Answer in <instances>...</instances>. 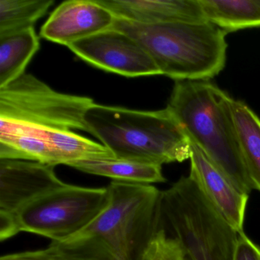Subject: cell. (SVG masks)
<instances>
[{
  "mask_svg": "<svg viewBox=\"0 0 260 260\" xmlns=\"http://www.w3.org/2000/svg\"><path fill=\"white\" fill-rule=\"evenodd\" d=\"M92 99L62 93L31 74L0 89V118L57 130L87 132L85 115Z\"/></svg>",
  "mask_w": 260,
  "mask_h": 260,
  "instance_id": "cell-6",
  "label": "cell"
},
{
  "mask_svg": "<svg viewBox=\"0 0 260 260\" xmlns=\"http://www.w3.org/2000/svg\"><path fill=\"white\" fill-rule=\"evenodd\" d=\"M142 260H188L179 240L161 229L153 237Z\"/></svg>",
  "mask_w": 260,
  "mask_h": 260,
  "instance_id": "cell-17",
  "label": "cell"
},
{
  "mask_svg": "<svg viewBox=\"0 0 260 260\" xmlns=\"http://www.w3.org/2000/svg\"><path fill=\"white\" fill-rule=\"evenodd\" d=\"M230 99L210 80H179L167 108L187 137L241 192L249 194L253 188L242 158Z\"/></svg>",
  "mask_w": 260,
  "mask_h": 260,
  "instance_id": "cell-2",
  "label": "cell"
},
{
  "mask_svg": "<svg viewBox=\"0 0 260 260\" xmlns=\"http://www.w3.org/2000/svg\"><path fill=\"white\" fill-rule=\"evenodd\" d=\"M189 141L190 177L225 221L237 234L243 233L249 194L241 192L199 146Z\"/></svg>",
  "mask_w": 260,
  "mask_h": 260,
  "instance_id": "cell-9",
  "label": "cell"
},
{
  "mask_svg": "<svg viewBox=\"0 0 260 260\" xmlns=\"http://www.w3.org/2000/svg\"><path fill=\"white\" fill-rule=\"evenodd\" d=\"M115 16L97 0H69L51 13L41 28L40 36L68 46L81 39L110 29Z\"/></svg>",
  "mask_w": 260,
  "mask_h": 260,
  "instance_id": "cell-10",
  "label": "cell"
},
{
  "mask_svg": "<svg viewBox=\"0 0 260 260\" xmlns=\"http://www.w3.org/2000/svg\"><path fill=\"white\" fill-rule=\"evenodd\" d=\"M207 21L225 32L260 27V0H199Z\"/></svg>",
  "mask_w": 260,
  "mask_h": 260,
  "instance_id": "cell-15",
  "label": "cell"
},
{
  "mask_svg": "<svg viewBox=\"0 0 260 260\" xmlns=\"http://www.w3.org/2000/svg\"><path fill=\"white\" fill-rule=\"evenodd\" d=\"M55 166L0 159V216H7L43 194L65 185Z\"/></svg>",
  "mask_w": 260,
  "mask_h": 260,
  "instance_id": "cell-8",
  "label": "cell"
},
{
  "mask_svg": "<svg viewBox=\"0 0 260 260\" xmlns=\"http://www.w3.org/2000/svg\"><path fill=\"white\" fill-rule=\"evenodd\" d=\"M109 204L75 235L51 242V251L64 260H142L160 228L161 193L145 184L112 181Z\"/></svg>",
  "mask_w": 260,
  "mask_h": 260,
  "instance_id": "cell-1",
  "label": "cell"
},
{
  "mask_svg": "<svg viewBox=\"0 0 260 260\" xmlns=\"http://www.w3.org/2000/svg\"><path fill=\"white\" fill-rule=\"evenodd\" d=\"M40 48L34 27L0 36V89L25 74V69Z\"/></svg>",
  "mask_w": 260,
  "mask_h": 260,
  "instance_id": "cell-14",
  "label": "cell"
},
{
  "mask_svg": "<svg viewBox=\"0 0 260 260\" xmlns=\"http://www.w3.org/2000/svg\"><path fill=\"white\" fill-rule=\"evenodd\" d=\"M112 28L135 39L175 81L211 80L226 63L228 33L208 21L141 24L115 17Z\"/></svg>",
  "mask_w": 260,
  "mask_h": 260,
  "instance_id": "cell-4",
  "label": "cell"
},
{
  "mask_svg": "<svg viewBox=\"0 0 260 260\" xmlns=\"http://www.w3.org/2000/svg\"><path fill=\"white\" fill-rule=\"evenodd\" d=\"M86 63L127 77L162 75L148 53L130 36L110 28L68 45Z\"/></svg>",
  "mask_w": 260,
  "mask_h": 260,
  "instance_id": "cell-7",
  "label": "cell"
},
{
  "mask_svg": "<svg viewBox=\"0 0 260 260\" xmlns=\"http://www.w3.org/2000/svg\"><path fill=\"white\" fill-rule=\"evenodd\" d=\"M119 19L141 24L206 22L199 0H97Z\"/></svg>",
  "mask_w": 260,
  "mask_h": 260,
  "instance_id": "cell-11",
  "label": "cell"
},
{
  "mask_svg": "<svg viewBox=\"0 0 260 260\" xmlns=\"http://www.w3.org/2000/svg\"><path fill=\"white\" fill-rule=\"evenodd\" d=\"M54 0H0V36L34 27Z\"/></svg>",
  "mask_w": 260,
  "mask_h": 260,
  "instance_id": "cell-16",
  "label": "cell"
},
{
  "mask_svg": "<svg viewBox=\"0 0 260 260\" xmlns=\"http://www.w3.org/2000/svg\"><path fill=\"white\" fill-rule=\"evenodd\" d=\"M229 104L246 173L260 191V118L243 102L231 97Z\"/></svg>",
  "mask_w": 260,
  "mask_h": 260,
  "instance_id": "cell-13",
  "label": "cell"
},
{
  "mask_svg": "<svg viewBox=\"0 0 260 260\" xmlns=\"http://www.w3.org/2000/svg\"><path fill=\"white\" fill-rule=\"evenodd\" d=\"M0 260H64L49 248L3 255Z\"/></svg>",
  "mask_w": 260,
  "mask_h": 260,
  "instance_id": "cell-19",
  "label": "cell"
},
{
  "mask_svg": "<svg viewBox=\"0 0 260 260\" xmlns=\"http://www.w3.org/2000/svg\"><path fill=\"white\" fill-rule=\"evenodd\" d=\"M68 167L89 174L110 178L116 182L151 185L167 181L162 174V166L117 158L77 161Z\"/></svg>",
  "mask_w": 260,
  "mask_h": 260,
  "instance_id": "cell-12",
  "label": "cell"
},
{
  "mask_svg": "<svg viewBox=\"0 0 260 260\" xmlns=\"http://www.w3.org/2000/svg\"><path fill=\"white\" fill-rule=\"evenodd\" d=\"M106 188H86L65 183L31 201L10 215L0 216V240L21 232L66 240L83 231L107 208Z\"/></svg>",
  "mask_w": 260,
  "mask_h": 260,
  "instance_id": "cell-5",
  "label": "cell"
},
{
  "mask_svg": "<svg viewBox=\"0 0 260 260\" xmlns=\"http://www.w3.org/2000/svg\"><path fill=\"white\" fill-rule=\"evenodd\" d=\"M85 122L117 159L162 166L191 156L189 139L167 108L142 111L94 103Z\"/></svg>",
  "mask_w": 260,
  "mask_h": 260,
  "instance_id": "cell-3",
  "label": "cell"
},
{
  "mask_svg": "<svg viewBox=\"0 0 260 260\" xmlns=\"http://www.w3.org/2000/svg\"><path fill=\"white\" fill-rule=\"evenodd\" d=\"M234 260H260V247L244 232L238 234Z\"/></svg>",
  "mask_w": 260,
  "mask_h": 260,
  "instance_id": "cell-18",
  "label": "cell"
}]
</instances>
